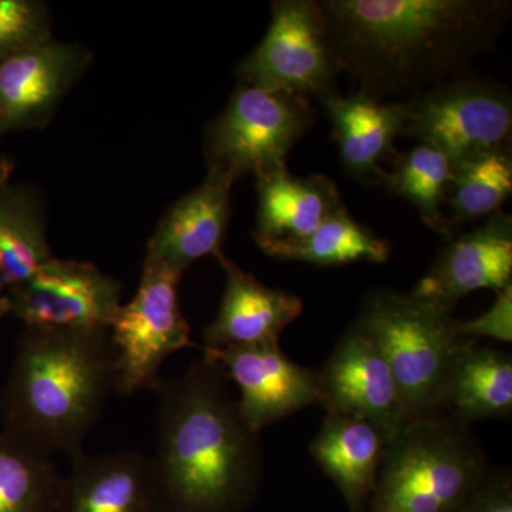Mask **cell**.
<instances>
[{
	"mask_svg": "<svg viewBox=\"0 0 512 512\" xmlns=\"http://www.w3.org/2000/svg\"><path fill=\"white\" fill-rule=\"evenodd\" d=\"M53 39L50 12L36 0H0V63Z\"/></svg>",
	"mask_w": 512,
	"mask_h": 512,
	"instance_id": "4316f807",
	"label": "cell"
},
{
	"mask_svg": "<svg viewBox=\"0 0 512 512\" xmlns=\"http://www.w3.org/2000/svg\"><path fill=\"white\" fill-rule=\"evenodd\" d=\"M202 352L214 357L229 382L237 384L239 412L256 433L308 407L323 406L318 370L293 362L281 345Z\"/></svg>",
	"mask_w": 512,
	"mask_h": 512,
	"instance_id": "8fae6325",
	"label": "cell"
},
{
	"mask_svg": "<svg viewBox=\"0 0 512 512\" xmlns=\"http://www.w3.org/2000/svg\"><path fill=\"white\" fill-rule=\"evenodd\" d=\"M114 389L109 330L25 328L0 396L2 430L47 456L72 458Z\"/></svg>",
	"mask_w": 512,
	"mask_h": 512,
	"instance_id": "3957f363",
	"label": "cell"
},
{
	"mask_svg": "<svg viewBox=\"0 0 512 512\" xmlns=\"http://www.w3.org/2000/svg\"><path fill=\"white\" fill-rule=\"evenodd\" d=\"M390 244L363 227L345 205L301 241L278 245L265 254L282 261L306 262L318 266H340L355 262L383 264L389 259Z\"/></svg>",
	"mask_w": 512,
	"mask_h": 512,
	"instance_id": "cb8c5ba5",
	"label": "cell"
},
{
	"mask_svg": "<svg viewBox=\"0 0 512 512\" xmlns=\"http://www.w3.org/2000/svg\"><path fill=\"white\" fill-rule=\"evenodd\" d=\"M512 191L510 150L491 151L454 165L446 207L451 228L500 212Z\"/></svg>",
	"mask_w": 512,
	"mask_h": 512,
	"instance_id": "484cf974",
	"label": "cell"
},
{
	"mask_svg": "<svg viewBox=\"0 0 512 512\" xmlns=\"http://www.w3.org/2000/svg\"><path fill=\"white\" fill-rule=\"evenodd\" d=\"M315 124L311 101L298 94L239 84L227 107L205 128L208 168L234 183L288 170L292 148Z\"/></svg>",
	"mask_w": 512,
	"mask_h": 512,
	"instance_id": "8992f818",
	"label": "cell"
},
{
	"mask_svg": "<svg viewBox=\"0 0 512 512\" xmlns=\"http://www.w3.org/2000/svg\"><path fill=\"white\" fill-rule=\"evenodd\" d=\"M62 512H160L150 456L140 451L70 458Z\"/></svg>",
	"mask_w": 512,
	"mask_h": 512,
	"instance_id": "e0dca14e",
	"label": "cell"
},
{
	"mask_svg": "<svg viewBox=\"0 0 512 512\" xmlns=\"http://www.w3.org/2000/svg\"><path fill=\"white\" fill-rule=\"evenodd\" d=\"M52 258L45 208L35 190L8 187L0 191V298L28 281Z\"/></svg>",
	"mask_w": 512,
	"mask_h": 512,
	"instance_id": "7402d4cb",
	"label": "cell"
},
{
	"mask_svg": "<svg viewBox=\"0 0 512 512\" xmlns=\"http://www.w3.org/2000/svg\"><path fill=\"white\" fill-rule=\"evenodd\" d=\"M121 295V282L97 266L52 256L5 298L25 328L109 330Z\"/></svg>",
	"mask_w": 512,
	"mask_h": 512,
	"instance_id": "30bf717a",
	"label": "cell"
},
{
	"mask_svg": "<svg viewBox=\"0 0 512 512\" xmlns=\"http://www.w3.org/2000/svg\"><path fill=\"white\" fill-rule=\"evenodd\" d=\"M403 107L402 136L439 148L454 165L510 147L511 93L491 80L464 74L414 93Z\"/></svg>",
	"mask_w": 512,
	"mask_h": 512,
	"instance_id": "52a82bcc",
	"label": "cell"
},
{
	"mask_svg": "<svg viewBox=\"0 0 512 512\" xmlns=\"http://www.w3.org/2000/svg\"><path fill=\"white\" fill-rule=\"evenodd\" d=\"M256 188L254 237L264 252L301 241L343 207L338 187L326 175L298 177L285 170L258 178Z\"/></svg>",
	"mask_w": 512,
	"mask_h": 512,
	"instance_id": "ac0fdd59",
	"label": "cell"
},
{
	"mask_svg": "<svg viewBox=\"0 0 512 512\" xmlns=\"http://www.w3.org/2000/svg\"><path fill=\"white\" fill-rule=\"evenodd\" d=\"M228 376L202 352L157 394L150 456L160 512H247L264 478L259 433L248 426Z\"/></svg>",
	"mask_w": 512,
	"mask_h": 512,
	"instance_id": "7a4b0ae2",
	"label": "cell"
},
{
	"mask_svg": "<svg viewBox=\"0 0 512 512\" xmlns=\"http://www.w3.org/2000/svg\"><path fill=\"white\" fill-rule=\"evenodd\" d=\"M9 315V305L8 301H6L5 296L0 298V319L5 318V316Z\"/></svg>",
	"mask_w": 512,
	"mask_h": 512,
	"instance_id": "4dcf8cb0",
	"label": "cell"
},
{
	"mask_svg": "<svg viewBox=\"0 0 512 512\" xmlns=\"http://www.w3.org/2000/svg\"><path fill=\"white\" fill-rule=\"evenodd\" d=\"M237 74L239 84L316 97L320 103L339 94V64L320 2H274L264 39Z\"/></svg>",
	"mask_w": 512,
	"mask_h": 512,
	"instance_id": "9c48e42d",
	"label": "cell"
},
{
	"mask_svg": "<svg viewBox=\"0 0 512 512\" xmlns=\"http://www.w3.org/2000/svg\"><path fill=\"white\" fill-rule=\"evenodd\" d=\"M234 184L227 174L208 168L204 181L165 212L148 241L144 262L183 275L205 256L222 254Z\"/></svg>",
	"mask_w": 512,
	"mask_h": 512,
	"instance_id": "5bb4252c",
	"label": "cell"
},
{
	"mask_svg": "<svg viewBox=\"0 0 512 512\" xmlns=\"http://www.w3.org/2000/svg\"><path fill=\"white\" fill-rule=\"evenodd\" d=\"M490 471L470 426L447 413L416 417L387 444L365 512H453Z\"/></svg>",
	"mask_w": 512,
	"mask_h": 512,
	"instance_id": "277c9868",
	"label": "cell"
},
{
	"mask_svg": "<svg viewBox=\"0 0 512 512\" xmlns=\"http://www.w3.org/2000/svg\"><path fill=\"white\" fill-rule=\"evenodd\" d=\"M338 143L340 160L346 173L357 180L383 178L380 163L394 150L402 136L403 101L376 99L357 90L352 96H336L323 101Z\"/></svg>",
	"mask_w": 512,
	"mask_h": 512,
	"instance_id": "ffe728a7",
	"label": "cell"
},
{
	"mask_svg": "<svg viewBox=\"0 0 512 512\" xmlns=\"http://www.w3.org/2000/svg\"><path fill=\"white\" fill-rule=\"evenodd\" d=\"M225 271L220 311L204 329V348L221 350L242 346L279 345L282 332L299 318L303 302L292 293L269 288L222 254Z\"/></svg>",
	"mask_w": 512,
	"mask_h": 512,
	"instance_id": "2e32d148",
	"label": "cell"
},
{
	"mask_svg": "<svg viewBox=\"0 0 512 512\" xmlns=\"http://www.w3.org/2000/svg\"><path fill=\"white\" fill-rule=\"evenodd\" d=\"M340 73L384 100L464 76L511 19L505 0H322Z\"/></svg>",
	"mask_w": 512,
	"mask_h": 512,
	"instance_id": "6da1fadb",
	"label": "cell"
},
{
	"mask_svg": "<svg viewBox=\"0 0 512 512\" xmlns=\"http://www.w3.org/2000/svg\"><path fill=\"white\" fill-rule=\"evenodd\" d=\"M66 490L52 456L0 430V512H62Z\"/></svg>",
	"mask_w": 512,
	"mask_h": 512,
	"instance_id": "603a6c76",
	"label": "cell"
},
{
	"mask_svg": "<svg viewBox=\"0 0 512 512\" xmlns=\"http://www.w3.org/2000/svg\"><path fill=\"white\" fill-rule=\"evenodd\" d=\"M444 413L470 426L481 420L510 419L512 357L471 340L461 350L448 380Z\"/></svg>",
	"mask_w": 512,
	"mask_h": 512,
	"instance_id": "44dd1931",
	"label": "cell"
},
{
	"mask_svg": "<svg viewBox=\"0 0 512 512\" xmlns=\"http://www.w3.org/2000/svg\"><path fill=\"white\" fill-rule=\"evenodd\" d=\"M457 332L463 338H488L501 343L512 342V285L497 292L493 305L477 318L458 322Z\"/></svg>",
	"mask_w": 512,
	"mask_h": 512,
	"instance_id": "83f0119b",
	"label": "cell"
},
{
	"mask_svg": "<svg viewBox=\"0 0 512 512\" xmlns=\"http://www.w3.org/2000/svg\"><path fill=\"white\" fill-rule=\"evenodd\" d=\"M453 512H512L510 471L491 470L483 483Z\"/></svg>",
	"mask_w": 512,
	"mask_h": 512,
	"instance_id": "f1b7e54d",
	"label": "cell"
},
{
	"mask_svg": "<svg viewBox=\"0 0 512 512\" xmlns=\"http://www.w3.org/2000/svg\"><path fill=\"white\" fill-rule=\"evenodd\" d=\"M13 170H15V164L10 160L9 157L3 156L0 154V191L3 188L8 187L10 175H12Z\"/></svg>",
	"mask_w": 512,
	"mask_h": 512,
	"instance_id": "f546056e",
	"label": "cell"
},
{
	"mask_svg": "<svg viewBox=\"0 0 512 512\" xmlns=\"http://www.w3.org/2000/svg\"><path fill=\"white\" fill-rule=\"evenodd\" d=\"M454 308L414 292L376 291L355 323L392 370L407 420L444 413L448 380L471 339L457 332Z\"/></svg>",
	"mask_w": 512,
	"mask_h": 512,
	"instance_id": "5b68a950",
	"label": "cell"
},
{
	"mask_svg": "<svg viewBox=\"0 0 512 512\" xmlns=\"http://www.w3.org/2000/svg\"><path fill=\"white\" fill-rule=\"evenodd\" d=\"M453 173V161L443 151L419 143L399 157L392 173H384L382 180L393 194L413 204L427 227L451 237L453 228L444 207Z\"/></svg>",
	"mask_w": 512,
	"mask_h": 512,
	"instance_id": "d4e9b609",
	"label": "cell"
},
{
	"mask_svg": "<svg viewBox=\"0 0 512 512\" xmlns=\"http://www.w3.org/2000/svg\"><path fill=\"white\" fill-rule=\"evenodd\" d=\"M387 444L386 434L369 421L326 414L309 453L338 487L349 512H365Z\"/></svg>",
	"mask_w": 512,
	"mask_h": 512,
	"instance_id": "d6986e66",
	"label": "cell"
},
{
	"mask_svg": "<svg viewBox=\"0 0 512 512\" xmlns=\"http://www.w3.org/2000/svg\"><path fill=\"white\" fill-rule=\"evenodd\" d=\"M512 285V220L497 212L485 224L451 239L412 292L456 308L468 293Z\"/></svg>",
	"mask_w": 512,
	"mask_h": 512,
	"instance_id": "9a60e30c",
	"label": "cell"
},
{
	"mask_svg": "<svg viewBox=\"0 0 512 512\" xmlns=\"http://www.w3.org/2000/svg\"><path fill=\"white\" fill-rule=\"evenodd\" d=\"M318 372L326 414L369 421L389 441L406 423L402 394L392 370L373 340L355 322Z\"/></svg>",
	"mask_w": 512,
	"mask_h": 512,
	"instance_id": "7c38bea8",
	"label": "cell"
},
{
	"mask_svg": "<svg viewBox=\"0 0 512 512\" xmlns=\"http://www.w3.org/2000/svg\"><path fill=\"white\" fill-rule=\"evenodd\" d=\"M183 275L165 266L144 262L136 295L121 303L109 333L116 355V389L123 396L156 392L163 382L165 360L194 346L190 323L181 309Z\"/></svg>",
	"mask_w": 512,
	"mask_h": 512,
	"instance_id": "ba28073f",
	"label": "cell"
},
{
	"mask_svg": "<svg viewBox=\"0 0 512 512\" xmlns=\"http://www.w3.org/2000/svg\"><path fill=\"white\" fill-rule=\"evenodd\" d=\"M92 60L79 43L52 39L0 63V137L47 127Z\"/></svg>",
	"mask_w": 512,
	"mask_h": 512,
	"instance_id": "4fadbf2b",
	"label": "cell"
}]
</instances>
